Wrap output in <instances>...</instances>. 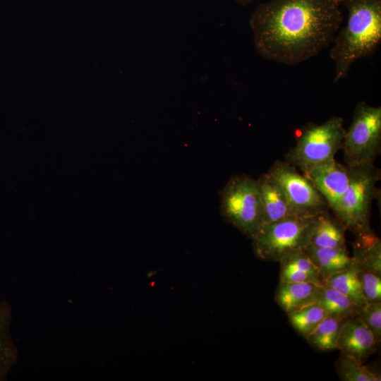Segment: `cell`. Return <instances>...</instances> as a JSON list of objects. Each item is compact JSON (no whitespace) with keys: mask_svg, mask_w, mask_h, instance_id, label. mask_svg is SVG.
I'll use <instances>...</instances> for the list:
<instances>
[{"mask_svg":"<svg viewBox=\"0 0 381 381\" xmlns=\"http://www.w3.org/2000/svg\"><path fill=\"white\" fill-rule=\"evenodd\" d=\"M341 0H270L253 12L250 25L265 59L296 66L333 42L343 21Z\"/></svg>","mask_w":381,"mask_h":381,"instance_id":"obj_1","label":"cell"},{"mask_svg":"<svg viewBox=\"0 0 381 381\" xmlns=\"http://www.w3.org/2000/svg\"><path fill=\"white\" fill-rule=\"evenodd\" d=\"M346 25L336 34L329 56L335 63L334 83L345 78L352 64L369 56L381 42V0H341Z\"/></svg>","mask_w":381,"mask_h":381,"instance_id":"obj_2","label":"cell"},{"mask_svg":"<svg viewBox=\"0 0 381 381\" xmlns=\"http://www.w3.org/2000/svg\"><path fill=\"white\" fill-rule=\"evenodd\" d=\"M317 216H291L264 224L251 238L255 255L279 262L288 253L303 250L310 243Z\"/></svg>","mask_w":381,"mask_h":381,"instance_id":"obj_3","label":"cell"},{"mask_svg":"<svg viewBox=\"0 0 381 381\" xmlns=\"http://www.w3.org/2000/svg\"><path fill=\"white\" fill-rule=\"evenodd\" d=\"M347 167L349 171L348 188L334 216L346 230L356 234L371 229L372 204L378 193L376 185L381 172L374 163Z\"/></svg>","mask_w":381,"mask_h":381,"instance_id":"obj_4","label":"cell"},{"mask_svg":"<svg viewBox=\"0 0 381 381\" xmlns=\"http://www.w3.org/2000/svg\"><path fill=\"white\" fill-rule=\"evenodd\" d=\"M219 210L227 222L252 238L264 224L256 180L245 174L231 177L220 192Z\"/></svg>","mask_w":381,"mask_h":381,"instance_id":"obj_5","label":"cell"},{"mask_svg":"<svg viewBox=\"0 0 381 381\" xmlns=\"http://www.w3.org/2000/svg\"><path fill=\"white\" fill-rule=\"evenodd\" d=\"M345 133L340 116H332L321 124L309 123L300 131L295 146L285 159L302 171L330 160L342 148Z\"/></svg>","mask_w":381,"mask_h":381,"instance_id":"obj_6","label":"cell"},{"mask_svg":"<svg viewBox=\"0 0 381 381\" xmlns=\"http://www.w3.org/2000/svg\"><path fill=\"white\" fill-rule=\"evenodd\" d=\"M381 147V107L358 102L342 148L346 166L374 163Z\"/></svg>","mask_w":381,"mask_h":381,"instance_id":"obj_7","label":"cell"},{"mask_svg":"<svg viewBox=\"0 0 381 381\" xmlns=\"http://www.w3.org/2000/svg\"><path fill=\"white\" fill-rule=\"evenodd\" d=\"M267 172L278 182L297 216H317L328 211L325 199L296 167L277 160Z\"/></svg>","mask_w":381,"mask_h":381,"instance_id":"obj_8","label":"cell"},{"mask_svg":"<svg viewBox=\"0 0 381 381\" xmlns=\"http://www.w3.org/2000/svg\"><path fill=\"white\" fill-rule=\"evenodd\" d=\"M302 172L322 196L335 215L348 188L349 181L348 167L339 163L333 158Z\"/></svg>","mask_w":381,"mask_h":381,"instance_id":"obj_9","label":"cell"},{"mask_svg":"<svg viewBox=\"0 0 381 381\" xmlns=\"http://www.w3.org/2000/svg\"><path fill=\"white\" fill-rule=\"evenodd\" d=\"M374 335L358 315L345 320L337 341V350L363 363L377 349Z\"/></svg>","mask_w":381,"mask_h":381,"instance_id":"obj_10","label":"cell"},{"mask_svg":"<svg viewBox=\"0 0 381 381\" xmlns=\"http://www.w3.org/2000/svg\"><path fill=\"white\" fill-rule=\"evenodd\" d=\"M264 212V224L297 216L278 183L268 173L256 180Z\"/></svg>","mask_w":381,"mask_h":381,"instance_id":"obj_11","label":"cell"},{"mask_svg":"<svg viewBox=\"0 0 381 381\" xmlns=\"http://www.w3.org/2000/svg\"><path fill=\"white\" fill-rule=\"evenodd\" d=\"M303 251L317 267L322 283L356 263L346 248H320L309 244Z\"/></svg>","mask_w":381,"mask_h":381,"instance_id":"obj_12","label":"cell"},{"mask_svg":"<svg viewBox=\"0 0 381 381\" xmlns=\"http://www.w3.org/2000/svg\"><path fill=\"white\" fill-rule=\"evenodd\" d=\"M321 285L310 282H280L275 293V301L286 314L317 302Z\"/></svg>","mask_w":381,"mask_h":381,"instance_id":"obj_13","label":"cell"},{"mask_svg":"<svg viewBox=\"0 0 381 381\" xmlns=\"http://www.w3.org/2000/svg\"><path fill=\"white\" fill-rule=\"evenodd\" d=\"M353 255L360 266L381 275V241L372 229L355 234Z\"/></svg>","mask_w":381,"mask_h":381,"instance_id":"obj_14","label":"cell"},{"mask_svg":"<svg viewBox=\"0 0 381 381\" xmlns=\"http://www.w3.org/2000/svg\"><path fill=\"white\" fill-rule=\"evenodd\" d=\"M342 223L328 211L318 215L310 243L320 248H346Z\"/></svg>","mask_w":381,"mask_h":381,"instance_id":"obj_15","label":"cell"},{"mask_svg":"<svg viewBox=\"0 0 381 381\" xmlns=\"http://www.w3.org/2000/svg\"><path fill=\"white\" fill-rule=\"evenodd\" d=\"M316 303L327 315L342 320L357 315L360 310L349 297L325 283L319 288Z\"/></svg>","mask_w":381,"mask_h":381,"instance_id":"obj_16","label":"cell"},{"mask_svg":"<svg viewBox=\"0 0 381 381\" xmlns=\"http://www.w3.org/2000/svg\"><path fill=\"white\" fill-rule=\"evenodd\" d=\"M323 283L346 295L359 308L367 303L358 277L357 263L342 272L331 276Z\"/></svg>","mask_w":381,"mask_h":381,"instance_id":"obj_17","label":"cell"},{"mask_svg":"<svg viewBox=\"0 0 381 381\" xmlns=\"http://www.w3.org/2000/svg\"><path fill=\"white\" fill-rule=\"evenodd\" d=\"M344 321L327 315L306 340L318 351L337 350V341Z\"/></svg>","mask_w":381,"mask_h":381,"instance_id":"obj_18","label":"cell"},{"mask_svg":"<svg viewBox=\"0 0 381 381\" xmlns=\"http://www.w3.org/2000/svg\"><path fill=\"white\" fill-rule=\"evenodd\" d=\"M286 315L297 334L306 339L327 314L322 306L315 303Z\"/></svg>","mask_w":381,"mask_h":381,"instance_id":"obj_19","label":"cell"},{"mask_svg":"<svg viewBox=\"0 0 381 381\" xmlns=\"http://www.w3.org/2000/svg\"><path fill=\"white\" fill-rule=\"evenodd\" d=\"M337 373L344 381H380L381 377L354 358L341 353L335 363Z\"/></svg>","mask_w":381,"mask_h":381,"instance_id":"obj_20","label":"cell"},{"mask_svg":"<svg viewBox=\"0 0 381 381\" xmlns=\"http://www.w3.org/2000/svg\"><path fill=\"white\" fill-rule=\"evenodd\" d=\"M358 277L368 303H381V275L358 265Z\"/></svg>","mask_w":381,"mask_h":381,"instance_id":"obj_21","label":"cell"},{"mask_svg":"<svg viewBox=\"0 0 381 381\" xmlns=\"http://www.w3.org/2000/svg\"><path fill=\"white\" fill-rule=\"evenodd\" d=\"M357 315L368 327L377 344L381 341V303L367 302L360 308Z\"/></svg>","mask_w":381,"mask_h":381,"instance_id":"obj_22","label":"cell"},{"mask_svg":"<svg viewBox=\"0 0 381 381\" xmlns=\"http://www.w3.org/2000/svg\"><path fill=\"white\" fill-rule=\"evenodd\" d=\"M8 315L0 305V377L8 367L13 357L11 344L7 337Z\"/></svg>","mask_w":381,"mask_h":381,"instance_id":"obj_23","label":"cell"},{"mask_svg":"<svg viewBox=\"0 0 381 381\" xmlns=\"http://www.w3.org/2000/svg\"><path fill=\"white\" fill-rule=\"evenodd\" d=\"M279 262L280 265L294 267L320 278L317 267L303 250H297L288 253Z\"/></svg>","mask_w":381,"mask_h":381,"instance_id":"obj_24","label":"cell"},{"mask_svg":"<svg viewBox=\"0 0 381 381\" xmlns=\"http://www.w3.org/2000/svg\"><path fill=\"white\" fill-rule=\"evenodd\" d=\"M279 281L284 282H310L322 285V282L318 276L307 272L288 266L280 265Z\"/></svg>","mask_w":381,"mask_h":381,"instance_id":"obj_25","label":"cell"},{"mask_svg":"<svg viewBox=\"0 0 381 381\" xmlns=\"http://www.w3.org/2000/svg\"><path fill=\"white\" fill-rule=\"evenodd\" d=\"M236 1L243 5H247L250 4L253 0H236Z\"/></svg>","mask_w":381,"mask_h":381,"instance_id":"obj_26","label":"cell"}]
</instances>
